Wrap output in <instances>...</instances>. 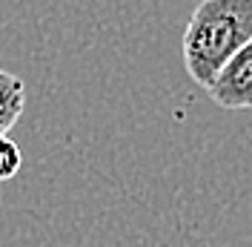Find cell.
<instances>
[{"mask_svg":"<svg viewBox=\"0 0 252 247\" xmlns=\"http://www.w3.org/2000/svg\"><path fill=\"white\" fill-rule=\"evenodd\" d=\"M206 92L223 109H252V41L226 63Z\"/></svg>","mask_w":252,"mask_h":247,"instance_id":"cell-2","label":"cell"},{"mask_svg":"<svg viewBox=\"0 0 252 247\" xmlns=\"http://www.w3.org/2000/svg\"><path fill=\"white\" fill-rule=\"evenodd\" d=\"M20 167H23V153H20V147H17L9 135H3V138H0V181L15 178L17 172H20Z\"/></svg>","mask_w":252,"mask_h":247,"instance_id":"cell-4","label":"cell"},{"mask_svg":"<svg viewBox=\"0 0 252 247\" xmlns=\"http://www.w3.org/2000/svg\"><path fill=\"white\" fill-rule=\"evenodd\" d=\"M250 41L252 0H201L184 32V63L189 78L209 89Z\"/></svg>","mask_w":252,"mask_h":247,"instance_id":"cell-1","label":"cell"},{"mask_svg":"<svg viewBox=\"0 0 252 247\" xmlns=\"http://www.w3.org/2000/svg\"><path fill=\"white\" fill-rule=\"evenodd\" d=\"M26 107V86L23 81L6 69H0V138L20 121Z\"/></svg>","mask_w":252,"mask_h":247,"instance_id":"cell-3","label":"cell"}]
</instances>
